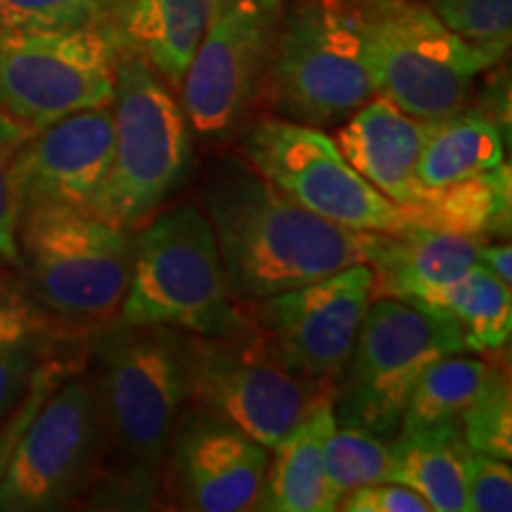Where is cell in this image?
Instances as JSON below:
<instances>
[{
    "mask_svg": "<svg viewBox=\"0 0 512 512\" xmlns=\"http://www.w3.org/2000/svg\"><path fill=\"white\" fill-rule=\"evenodd\" d=\"M119 43L102 29L0 27V112L31 131L112 105Z\"/></svg>",
    "mask_w": 512,
    "mask_h": 512,
    "instance_id": "9",
    "label": "cell"
},
{
    "mask_svg": "<svg viewBox=\"0 0 512 512\" xmlns=\"http://www.w3.org/2000/svg\"><path fill=\"white\" fill-rule=\"evenodd\" d=\"M188 335H235L254 318L230 290L209 216L192 204L174 207L136 235L131 280L119 318Z\"/></svg>",
    "mask_w": 512,
    "mask_h": 512,
    "instance_id": "3",
    "label": "cell"
},
{
    "mask_svg": "<svg viewBox=\"0 0 512 512\" xmlns=\"http://www.w3.org/2000/svg\"><path fill=\"white\" fill-rule=\"evenodd\" d=\"M465 510L467 512H510L512 470L510 460L467 453L465 460Z\"/></svg>",
    "mask_w": 512,
    "mask_h": 512,
    "instance_id": "32",
    "label": "cell"
},
{
    "mask_svg": "<svg viewBox=\"0 0 512 512\" xmlns=\"http://www.w3.org/2000/svg\"><path fill=\"white\" fill-rule=\"evenodd\" d=\"M323 465L325 494L330 510H337V503L358 486L389 482V439L337 422L325 441Z\"/></svg>",
    "mask_w": 512,
    "mask_h": 512,
    "instance_id": "26",
    "label": "cell"
},
{
    "mask_svg": "<svg viewBox=\"0 0 512 512\" xmlns=\"http://www.w3.org/2000/svg\"><path fill=\"white\" fill-rule=\"evenodd\" d=\"M100 427L88 375H69L31 420L5 475L0 512L60 510L91 491Z\"/></svg>",
    "mask_w": 512,
    "mask_h": 512,
    "instance_id": "13",
    "label": "cell"
},
{
    "mask_svg": "<svg viewBox=\"0 0 512 512\" xmlns=\"http://www.w3.org/2000/svg\"><path fill=\"white\" fill-rule=\"evenodd\" d=\"M31 128L0 112V261L19 266L17 228L22 202L15 183V159L31 136Z\"/></svg>",
    "mask_w": 512,
    "mask_h": 512,
    "instance_id": "31",
    "label": "cell"
},
{
    "mask_svg": "<svg viewBox=\"0 0 512 512\" xmlns=\"http://www.w3.org/2000/svg\"><path fill=\"white\" fill-rule=\"evenodd\" d=\"M494 370L496 366H491L489 361L460 354L434 361L415 384L406 411L401 415L399 430L413 432L439 430V427L458 430L460 418L484 392Z\"/></svg>",
    "mask_w": 512,
    "mask_h": 512,
    "instance_id": "25",
    "label": "cell"
},
{
    "mask_svg": "<svg viewBox=\"0 0 512 512\" xmlns=\"http://www.w3.org/2000/svg\"><path fill=\"white\" fill-rule=\"evenodd\" d=\"M48 320L27 299L17 294H0V354L24 339L48 332Z\"/></svg>",
    "mask_w": 512,
    "mask_h": 512,
    "instance_id": "35",
    "label": "cell"
},
{
    "mask_svg": "<svg viewBox=\"0 0 512 512\" xmlns=\"http://www.w3.org/2000/svg\"><path fill=\"white\" fill-rule=\"evenodd\" d=\"M337 427L332 392L316 396L297 425L268 451L254 510L332 512L325 494V441Z\"/></svg>",
    "mask_w": 512,
    "mask_h": 512,
    "instance_id": "19",
    "label": "cell"
},
{
    "mask_svg": "<svg viewBox=\"0 0 512 512\" xmlns=\"http://www.w3.org/2000/svg\"><path fill=\"white\" fill-rule=\"evenodd\" d=\"M76 368H81V361L69 356H53L48 351V356L38 363L34 375H31L27 392L22 394V399L17 401V406L12 408V413L5 418L0 425V477L5 475V467H8L12 453L19 441H22L24 432L29 430L31 420L36 418V413L41 411V406L46 403L50 394L55 392L60 384L67 380L69 375L76 373Z\"/></svg>",
    "mask_w": 512,
    "mask_h": 512,
    "instance_id": "30",
    "label": "cell"
},
{
    "mask_svg": "<svg viewBox=\"0 0 512 512\" xmlns=\"http://www.w3.org/2000/svg\"><path fill=\"white\" fill-rule=\"evenodd\" d=\"M266 465V446L221 415L185 403L166 448L159 494L176 510H254Z\"/></svg>",
    "mask_w": 512,
    "mask_h": 512,
    "instance_id": "15",
    "label": "cell"
},
{
    "mask_svg": "<svg viewBox=\"0 0 512 512\" xmlns=\"http://www.w3.org/2000/svg\"><path fill=\"white\" fill-rule=\"evenodd\" d=\"M377 93L411 117L463 110L477 76L498 64L453 34L425 0H354Z\"/></svg>",
    "mask_w": 512,
    "mask_h": 512,
    "instance_id": "7",
    "label": "cell"
},
{
    "mask_svg": "<svg viewBox=\"0 0 512 512\" xmlns=\"http://www.w3.org/2000/svg\"><path fill=\"white\" fill-rule=\"evenodd\" d=\"M432 121L411 117L384 95L337 124L332 140L342 157L396 207L408 209L422 188L415 183V164Z\"/></svg>",
    "mask_w": 512,
    "mask_h": 512,
    "instance_id": "17",
    "label": "cell"
},
{
    "mask_svg": "<svg viewBox=\"0 0 512 512\" xmlns=\"http://www.w3.org/2000/svg\"><path fill=\"white\" fill-rule=\"evenodd\" d=\"M185 368L188 403L230 420L268 451L325 394L280 361L256 323L235 335L185 332Z\"/></svg>",
    "mask_w": 512,
    "mask_h": 512,
    "instance_id": "11",
    "label": "cell"
},
{
    "mask_svg": "<svg viewBox=\"0 0 512 512\" xmlns=\"http://www.w3.org/2000/svg\"><path fill=\"white\" fill-rule=\"evenodd\" d=\"M128 0H0V27L102 29L114 36Z\"/></svg>",
    "mask_w": 512,
    "mask_h": 512,
    "instance_id": "27",
    "label": "cell"
},
{
    "mask_svg": "<svg viewBox=\"0 0 512 512\" xmlns=\"http://www.w3.org/2000/svg\"><path fill=\"white\" fill-rule=\"evenodd\" d=\"M377 95L354 0L285 8L264 95L278 117L313 128L342 124Z\"/></svg>",
    "mask_w": 512,
    "mask_h": 512,
    "instance_id": "5",
    "label": "cell"
},
{
    "mask_svg": "<svg viewBox=\"0 0 512 512\" xmlns=\"http://www.w3.org/2000/svg\"><path fill=\"white\" fill-rule=\"evenodd\" d=\"M467 453L453 427L399 430L389 439V482L413 489L432 512H463Z\"/></svg>",
    "mask_w": 512,
    "mask_h": 512,
    "instance_id": "22",
    "label": "cell"
},
{
    "mask_svg": "<svg viewBox=\"0 0 512 512\" xmlns=\"http://www.w3.org/2000/svg\"><path fill=\"white\" fill-rule=\"evenodd\" d=\"M240 155L280 192L339 226L384 235L411 228L403 209L358 174L323 128L256 119L240 140Z\"/></svg>",
    "mask_w": 512,
    "mask_h": 512,
    "instance_id": "10",
    "label": "cell"
},
{
    "mask_svg": "<svg viewBox=\"0 0 512 512\" xmlns=\"http://www.w3.org/2000/svg\"><path fill=\"white\" fill-rule=\"evenodd\" d=\"M477 261L484 268H489L496 278H501L503 283H512V249L508 242L494 245V242H479L477 249Z\"/></svg>",
    "mask_w": 512,
    "mask_h": 512,
    "instance_id": "36",
    "label": "cell"
},
{
    "mask_svg": "<svg viewBox=\"0 0 512 512\" xmlns=\"http://www.w3.org/2000/svg\"><path fill=\"white\" fill-rule=\"evenodd\" d=\"M475 238L411 226L399 235L380 233L368 266L373 271V299L394 297L422 306L479 264Z\"/></svg>",
    "mask_w": 512,
    "mask_h": 512,
    "instance_id": "18",
    "label": "cell"
},
{
    "mask_svg": "<svg viewBox=\"0 0 512 512\" xmlns=\"http://www.w3.org/2000/svg\"><path fill=\"white\" fill-rule=\"evenodd\" d=\"M230 290L256 304L292 287L368 264L380 233H361L304 209L242 157H223L204 190Z\"/></svg>",
    "mask_w": 512,
    "mask_h": 512,
    "instance_id": "2",
    "label": "cell"
},
{
    "mask_svg": "<svg viewBox=\"0 0 512 512\" xmlns=\"http://www.w3.org/2000/svg\"><path fill=\"white\" fill-rule=\"evenodd\" d=\"M446 29L498 62L512 41V0H425Z\"/></svg>",
    "mask_w": 512,
    "mask_h": 512,
    "instance_id": "28",
    "label": "cell"
},
{
    "mask_svg": "<svg viewBox=\"0 0 512 512\" xmlns=\"http://www.w3.org/2000/svg\"><path fill=\"white\" fill-rule=\"evenodd\" d=\"M216 0H128L114 38L181 91Z\"/></svg>",
    "mask_w": 512,
    "mask_h": 512,
    "instance_id": "20",
    "label": "cell"
},
{
    "mask_svg": "<svg viewBox=\"0 0 512 512\" xmlns=\"http://www.w3.org/2000/svg\"><path fill=\"white\" fill-rule=\"evenodd\" d=\"M420 309L437 311L451 320L463 337L465 351L472 354H498L510 342V285L482 264L465 271L458 280L446 285L434 302L422 304Z\"/></svg>",
    "mask_w": 512,
    "mask_h": 512,
    "instance_id": "24",
    "label": "cell"
},
{
    "mask_svg": "<svg viewBox=\"0 0 512 512\" xmlns=\"http://www.w3.org/2000/svg\"><path fill=\"white\" fill-rule=\"evenodd\" d=\"M50 339L48 332L43 335H34L24 342L15 344V347L0 354V425L27 392L31 375L38 363L48 356Z\"/></svg>",
    "mask_w": 512,
    "mask_h": 512,
    "instance_id": "33",
    "label": "cell"
},
{
    "mask_svg": "<svg viewBox=\"0 0 512 512\" xmlns=\"http://www.w3.org/2000/svg\"><path fill=\"white\" fill-rule=\"evenodd\" d=\"M88 382L100 427L88 508H155L166 448L188 403L185 332L114 320L95 344Z\"/></svg>",
    "mask_w": 512,
    "mask_h": 512,
    "instance_id": "1",
    "label": "cell"
},
{
    "mask_svg": "<svg viewBox=\"0 0 512 512\" xmlns=\"http://www.w3.org/2000/svg\"><path fill=\"white\" fill-rule=\"evenodd\" d=\"M503 159L501 128L484 110H458L432 121L418 164L415 183L422 190L444 188L494 169Z\"/></svg>",
    "mask_w": 512,
    "mask_h": 512,
    "instance_id": "23",
    "label": "cell"
},
{
    "mask_svg": "<svg viewBox=\"0 0 512 512\" xmlns=\"http://www.w3.org/2000/svg\"><path fill=\"white\" fill-rule=\"evenodd\" d=\"M19 266L38 299L64 318L107 323L131 280L136 235L88 207L36 204L22 209Z\"/></svg>",
    "mask_w": 512,
    "mask_h": 512,
    "instance_id": "6",
    "label": "cell"
},
{
    "mask_svg": "<svg viewBox=\"0 0 512 512\" xmlns=\"http://www.w3.org/2000/svg\"><path fill=\"white\" fill-rule=\"evenodd\" d=\"M114 152L112 105L69 114L34 131L15 159L22 209L36 204L91 207Z\"/></svg>",
    "mask_w": 512,
    "mask_h": 512,
    "instance_id": "16",
    "label": "cell"
},
{
    "mask_svg": "<svg viewBox=\"0 0 512 512\" xmlns=\"http://www.w3.org/2000/svg\"><path fill=\"white\" fill-rule=\"evenodd\" d=\"M283 12L285 0H216L178 91L197 136H230L264 95Z\"/></svg>",
    "mask_w": 512,
    "mask_h": 512,
    "instance_id": "12",
    "label": "cell"
},
{
    "mask_svg": "<svg viewBox=\"0 0 512 512\" xmlns=\"http://www.w3.org/2000/svg\"><path fill=\"white\" fill-rule=\"evenodd\" d=\"M373 302V271L354 264L292 287L254 306V323L280 361L323 392H332Z\"/></svg>",
    "mask_w": 512,
    "mask_h": 512,
    "instance_id": "14",
    "label": "cell"
},
{
    "mask_svg": "<svg viewBox=\"0 0 512 512\" xmlns=\"http://www.w3.org/2000/svg\"><path fill=\"white\" fill-rule=\"evenodd\" d=\"M337 510L344 512H432L425 498L396 482H375L349 491Z\"/></svg>",
    "mask_w": 512,
    "mask_h": 512,
    "instance_id": "34",
    "label": "cell"
},
{
    "mask_svg": "<svg viewBox=\"0 0 512 512\" xmlns=\"http://www.w3.org/2000/svg\"><path fill=\"white\" fill-rule=\"evenodd\" d=\"M467 451L510 460L512 456V392L508 373L496 366L484 392L458 422Z\"/></svg>",
    "mask_w": 512,
    "mask_h": 512,
    "instance_id": "29",
    "label": "cell"
},
{
    "mask_svg": "<svg viewBox=\"0 0 512 512\" xmlns=\"http://www.w3.org/2000/svg\"><path fill=\"white\" fill-rule=\"evenodd\" d=\"M411 226L467 235L475 240L508 238L512 223V174L501 162L465 181L422 190L411 207L403 209Z\"/></svg>",
    "mask_w": 512,
    "mask_h": 512,
    "instance_id": "21",
    "label": "cell"
},
{
    "mask_svg": "<svg viewBox=\"0 0 512 512\" xmlns=\"http://www.w3.org/2000/svg\"><path fill=\"white\" fill-rule=\"evenodd\" d=\"M112 114V164L88 209L114 226L136 228L188 178L192 128L174 88L128 48L117 55Z\"/></svg>",
    "mask_w": 512,
    "mask_h": 512,
    "instance_id": "4",
    "label": "cell"
},
{
    "mask_svg": "<svg viewBox=\"0 0 512 512\" xmlns=\"http://www.w3.org/2000/svg\"><path fill=\"white\" fill-rule=\"evenodd\" d=\"M463 351V337L446 316L375 297L332 389L337 422L392 439L422 373L439 358Z\"/></svg>",
    "mask_w": 512,
    "mask_h": 512,
    "instance_id": "8",
    "label": "cell"
}]
</instances>
